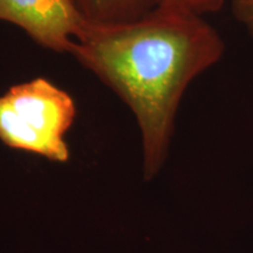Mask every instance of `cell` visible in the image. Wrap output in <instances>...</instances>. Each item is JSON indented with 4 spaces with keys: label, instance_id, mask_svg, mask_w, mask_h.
Here are the masks:
<instances>
[{
    "label": "cell",
    "instance_id": "1",
    "mask_svg": "<svg viewBox=\"0 0 253 253\" xmlns=\"http://www.w3.org/2000/svg\"><path fill=\"white\" fill-rule=\"evenodd\" d=\"M224 50L220 34L203 15L156 6L126 23L86 20L71 54L134 113L142 132L144 177L151 179L167 157L183 94Z\"/></svg>",
    "mask_w": 253,
    "mask_h": 253
},
{
    "label": "cell",
    "instance_id": "2",
    "mask_svg": "<svg viewBox=\"0 0 253 253\" xmlns=\"http://www.w3.org/2000/svg\"><path fill=\"white\" fill-rule=\"evenodd\" d=\"M77 107L67 91L43 78L14 84L0 95V141L53 162H67L66 132Z\"/></svg>",
    "mask_w": 253,
    "mask_h": 253
},
{
    "label": "cell",
    "instance_id": "3",
    "mask_svg": "<svg viewBox=\"0 0 253 253\" xmlns=\"http://www.w3.org/2000/svg\"><path fill=\"white\" fill-rule=\"evenodd\" d=\"M0 20L17 25L42 47L71 54L86 19L74 0H0Z\"/></svg>",
    "mask_w": 253,
    "mask_h": 253
},
{
    "label": "cell",
    "instance_id": "4",
    "mask_svg": "<svg viewBox=\"0 0 253 253\" xmlns=\"http://www.w3.org/2000/svg\"><path fill=\"white\" fill-rule=\"evenodd\" d=\"M75 5L91 23H126L142 18L154 7L155 0H74Z\"/></svg>",
    "mask_w": 253,
    "mask_h": 253
},
{
    "label": "cell",
    "instance_id": "5",
    "mask_svg": "<svg viewBox=\"0 0 253 253\" xmlns=\"http://www.w3.org/2000/svg\"><path fill=\"white\" fill-rule=\"evenodd\" d=\"M226 0H155L156 6H166L204 15L219 11Z\"/></svg>",
    "mask_w": 253,
    "mask_h": 253
},
{
    "label": "cell",
    "instance_id": "6",
    "mask_svg": "<svg viewBox=\"0 0 253 253\" xmlns=\"http://www.w3.org/2000/svg\"><path fill=\"white\" fill-rule=\"evenodd\" d=\"M232 12L253 38V0H232Z\"/></svg>",
    "mask_w": 253,
    "mask_h": 253
}]
</instances>
